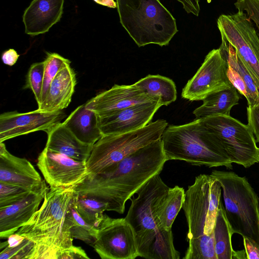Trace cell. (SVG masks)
<instances>
[{
  "label": "cell",
  "instance_id": "obj_1",
  "mask_svg": "<svg viewBox=\"0 0 259 259\" xmlns=\"http://www.w3.org/2000/svg\"><path fill=\"white\" fill-rule=\"evenodd\" d=\"M166 161L160 139L138 149L103 172L87 177L72 189L77 195L106 203L107 211L122 214L126 202L149 180L160 174Z\"/></svg>",
  "mask_w": 259,
  "mask_h": 259
},
{
  "label": "cell",
  "instance_id": "obj_2",
  "mask_svg": "<svg viewBox=\"0 0 259 259\" xmlns=\"http://www.w3.org/2000/svg\"><path fill=\"white\" fill-rule=\"evenodd\" d=\"M169 187L157 174L144 184L131 198L125 219L134 231L138 256L147 259H179L172 231L162 228L157 217V208Z\"/></svg>",
  "mask_w": 259,
  "mask_h": 259
},
{
  "label": "cell",
  "instance_id": "obj_3",
  "mask_svg": "<svg viewBox=\"0 0 259 259\" xmlns=\"http://www.w3.org/2000/svg\"><path fill=\"white\" fill-rule=\"evenodd\" d=\"M74 194L72 188L50 187L40 208L17 232L35 243L31 259H59L73 246L67 213Z\"/></svg>",
  "mask_w": 259,
  "mask_h": 259
},
{
  "label": "cell",
  "instance_id": "obj_4",
  "mask_svg": "<svg viewBox=\"0 0 259 259\" xmlns=\"http://www.w3.org/2000/svg\"><path fill=\"white\" fill-rule=\"evenodd\" d=\"M161 140L167 161L180 160L194 165L233 168L225 150L200 118L186 124L168 126Z\"/></svg>",
  "mask_w": 259,
  "mask_h": 259
},
{
  "label": "cell",
  "instance_id": "obj_5",
  "mask_svg": "<svg viewBox=\"0 0 259 259\" xmlns=\"http://www.w3.org/2000/svg\"><path fill=\"white\" fill-rule=\"evenodd\" d=\"M120 22L139 47L167 46L178 32L176 21L159 0H116Z\"/></svg>",
  "mask_w": 259,
  "mask_h": 259
},
{
  "label": "cell",
  "instance_id": "obj_6",
  "mask_svg": "<svg viewBox=\"0 0 259 259\" xmlns=\"http://www.w3.org/2000/svg\"><path fill=\"white\" fill-rule=\"evenodd\" d=\"M210 175L221 184L224 212L234 233L259 245V199L247 179L228 171L214 170Z\"/></svg>",
  "mask_w": 259,
  "mask_h": 259
},
{
  "label": "cell",
  "instance_id": "obj_7",
  "mask_svg": "<svg viewBox=\"0 0 259 259\" xmlns=\"http://www.w3.org/2000/svg\"><path fill=\"white\" fill-rule=\"evenodd\" d=\"M168 123L158 119L138 130L103 135L93 146L86 162L88 177L103 172L138 149L161 139Z\"/></svg>",
  "mask_w": 259,
  "mask_h": 259
},
{
  "label": "cell",
  "instance_id": "obj_8",
  "mask_svg": "<svg viewBox=\"0 0 259 259\" xmlns=\"http://www.w3.org/2000/svg\"><path fill=\"white\" fill-rule=\"evenodd\" d=\"M185 194L182 208L188 227L187 240L212 233L222 196L220 182L201 174Z\"/></svg>",
  "mask_w": 259,
  "mask_h": 259
},
{
  "label": "cell",
  "instance_id": "obj_9",
  "mask_svg": "<svg viewBox=\"0 0 259 259\" xmlns=\"http://www.w3.org/2000/svg\"><path fill=\"white\" fill-rule=\"evenodd\" d=\"M200 118L219 141L232 163L248 168L259 162V148L248 124L230 115Z\"/></svg>",
  "mask_w": 259,
  "mask_h": 259
},
{
  "label": "cell",
  "instance_id": "obj_10",
  "mask_svg": "<svg viewBox=\"0 0 259 259\" xmlns=\"http://www.w3.org/2000/svg\"><path fill=\"white\" fill-rule=\"evenodd\" d=\"M217 26L221 37L229 41L237 51L243 62L259 82V32L246 14L221 15Z\"/></svg>",
  "mask_w": 259,
  "mask_h": 259
},
{
  "label": "cell",
  "instance_id": "obj_11",
  "mask_svg": "<svg viewBox=\"0 0 259 259\" xmlns=\"http://www.w3.org/2000/svg\"><path fill=\"white\" fill-rule=\"evenodd\" d=\"M93 244L102 259H134L138 256L135 234L125 218L113 219L106 214L97 227Z\"/></svg>",
  "mask_w": 259,
  "mask_h": 259
},
{
  "label": "cell",
  "instance_id": "obj_12",
  "mask_svg": "<svg viewBox=\"0 0 259 259\" xmlns=\"http://www.w3.org/2000/svg\"><path fill=\"white\" fill-rule=\"evenodd\" d=\"M232 85L225 60L219 48L213 49L183 89L182 97L190 101H202L210 94Z\"/></svg>",
  "mask_w": 259,
  "mask_h": 259
},
{
  "label": "cell",
  "instance_id": "obj_13",
  "mask_svg": "<svg viewBox=\"0 0 259 259\" xmlns=\"http://www.w3.org/2000/svg\"><path fill=\"white\" fill-rule=\"evenodd\" d=\"M37 165L45 181L54 188H73L89 175L86 162L46 147L38 156Z\"/></svg>",
  "mask_w": 259,
  "mask_h": 259
},
{
  "label": "cell",
  "instance_id": "obj_14",
  "mask_svg": "<svg viewBox=\"0 0 259 259\" xmlns=\"http://www.w3.org/2000/svg\"><path fill=\"white\" fill-rule=\"evenodd\" d=\"M62 111L39 109L25 113L7 112L0 115V143L38 131L46 132L66 117Z\"/></svg>",
  "mask_w": 259,
  "mask_h": 259
},
{
  "label": "cell",
  "instance_id": "obj_15",
  "mask_svg": "<svg viewBox=\"0 0 259 259\" xmlns=\"http://www.w3.org/2000/svg\"><path fill=\"white\" fill-rule=\"evenodd\" d=\"M158 101L160 102L159 97L151 95L134 84H115L89 100L85 106L100 116L138 104Z\"/></svg>",
  "mask_w": 259,
  "mask_h": 259
},
{
  "label": "cell",
  "instance_id": "obj_16",
  "mask_svg": "<svg viewBox=\"0 0 259 259\" xmlns=\"http://www.w3.org/2000/svg\"><path fill=\"white\" fill-rule=\"evenodd\" d=\"M162 106L159 101L135 105L103 116H98L103 135L126 133L142 128L149 123Z\"/></svg>",
  "mask_w": 259,
  "mask_h": 259
},
{
  "label": "cell",
  "instance_id": "obj_17",
  "mask_svg": "<svg viewBox=\"0 0 259 259\" xmlns=\"http://www.w3.org/2000/svg\"><path fill=\"white\" fill-rule=\"evenodd\" d=\"M49 191L45 180L24 198L13 204L0 208V237L7 238L17 232L38 209Z\"/></svg>",
  "mask_w": 259,
  "mask_h": 259
},
{
  "label": "cell",
  "instance_id": "obj_18",
  "mask_svg": "<svg viewBox=\"0 0 259 259\" xmlns=\"http://www.w3.org/2000/svg\"><path fill=\"white\" fill-rule=\"evenodd\" d=\"M221 39L219 49L226 62L230 82L245 97L248 106L259 108V82L246 67L235 47L224 38Z\"/></svg>",
  "mask_w": 259,
  "mask_h": 259
},
{
  "label": "cell",
  "instance_id": "obj_19",
  "mask_svg": "<svg viewBox=\"0 0 259 259\" xmlns=\"http://www.w3.org/2000/svg\"><path fill=\"white\" fill-rule=\"evenodd\" d=\"M43 181L30 161L12 155L5 144L0 143V183L32 190L41 185Z\"/></svg>",
  "mask_w": 259,
  "mask_h": 259
},
{
  "label": "cell",
  "instance_id": "obj_20",
  "mask_svg": "<svg viewBox=\"0 0 259 259\" xmlns=\"http://www.w3.org/2000/svg\"><path fill=\"white\" fill-rule=\"evenodd\" d=\"M64 2V0H33L22 17L25 33L34 36L48 32L60 20Z\"/></svg>",
  "mask_w": 259,
  "mask_h": 259
},
{
  "label": "cell",
  "instance_id": "obj_21",
  "mask_svg": "<svg viewBox=\"0 0 259 259\" xmlns=\"http://www.w3.org/2000/svg\"><path fill=\"white\" fill-rule=\"evenodd\" d=\"M46 133L48 136L46 148L74 159L87 162L94 145L80 141L63 122L57 123Z\"/></svg>",
  "mask_w": 259,
  "mask_h": 259
},
{
  "label": "cell",
  "instance_id": "obj_22",
  "mask_svg": "<svg viewBox=\"0 0 259 259\" xmlns=\"http://www.w3.org/2000/svg\"><path fill=\"white\" fill-rule=\"evenodd\" d=\"M76 84L75 72L70 64L65 65L52 81L47 95L38 109L56 112L67 108L71 102Z\"/></svg>",
  "mask_w": 259,
  "mask_h": 259
},
{
  "label": "cell",
  "instance_id": "obj_23",
  "mask_svg": "<svg viewBox=\"0 0 259 259\" xmlns=\"http://www.w3.org/2000/svg\"><path fill=\"white\" fill-rule=\"evenodd\" d=\"M63 123L80 141L88 144L94 145L103 136L98 115L87 109L85 104L74 109Z\"/></svg>",
  "mask_w": 259,
  "mask_h": 259
},
{
  "label": "cell",
  "instance_id": "obj_24",
  "mask_svg": "<svg viewBox=\"0 0 259 259\" xmlns=\"http://www.w3.org/2000/svg\"><path fill=\"white\" fill-rule=\"evenodd\" d=\"M240 97L236 88L222 89L207 96L203 104L195 109L193 113L197 118L216 115H230L232 108L238 104Z\"/></svg>",
  "mask_w": 259,
  "mask_h": 259
},
{
  "label": "cell",
  "instance_id": "obj_25",
  "mask_svg": "<svg viewBox=\"0 0 259 259\" xmlns=\"http://www.w3.org/2000/svg\"><path fill=\"white\" fill-rule=\"evenodd\" d=\"M185 191L178 186L169 188L157 208L156 214L160 226L171 231L172 225L182 208Z\"/></svg>",
  "mask_w": 259,
  "mask_h": 259
},
{
  "label": "cell",
  "instance_id": "obj_26",
  "mask_svg": "<svg viewBox=\"0 0 259 259\" xmlns=\"http://www.w3.org/2000/svg\"><path fill=\"white\" fill-rule=\"evenodd\" d=\"M234 233L225 215L221 198L213 228L214 250L217 259H232L234 251L232 245Z\"/></svg>",
  "mask_w": 259,
  "mask_h": 259
},
{
  "label": "cell",
  "instance_id": "obj_27",
  "mask_svg": "<svg viewBox=\"0 0 259 259\" xmlns=\"http://www.w3.org/2000/svg\"><path fill=\"white\" fill-rule=\"evenodd\" d=\"M134 84L151 95L159 97L162 106H167L177 99L175 83L168 77L149 74Z\"/></svg>",
  "mask_w": 259,
  "mask_h": 259
},
{
  "label": "cell",
  "instance_id": "obj_28",
  "mask_svg": "<svg viewBox=\"0 0 259 259\" xmlns=\"http://www.w3.org/2000/svg\"><path fill=\"white\" fill-rule=\"evenodd\" d=\"M73 204L81 218L88 223L97 227L103 219L107 204L94 197L74 193Z\"/></svg>",
  "mask_w": 259,
  "mask_h": 259
},
{
  "label": "cell",
  "instance_id": "obj_29",
  "mask_svg": "<svg viewBox=\"0 0 259 259\" xmlns=\"http://www.w3.org/2000/svg\"><path fill=\"white\" fill-rule=\"evenodd\" d=\"M67 219L72 237L93 246L97 227L86 222L79 215L73 204V199L67 213Z\"/></svg>",
  "mask_w": 259,
  "mask_h": 259
},
{
  "label": "cell",
  "instance_id": "obj_30",
  "mask_svg": "<svg viewBox=\"0 0 259 259\" xmlns=\"http://www.w3.org/2000/svg\"><path fill=\"white\" fill-rule=\"evenodd\" d=\"M184 259H217L213 232L210 235L190 239Z\"/></svg>",
  "mask_w": 259,
  "mask_h": 259
},
{
  "label": "cell",
  "instance_id": "obj_31",
  "mask_svg": "<svg viewBox=\"0 0 259 259\" xmlns=\"http://www.w3.org/2000/svg\"><path fill=\"white\" fill-rule=\"evenodd\" d=\"M45 63L44 75L39 107L44 101L50 84L58 72L70 61L56 53H47Z\"/></svg>",
  "mask_w": 259,
  "mask_h": 259
},
{
  "label": "cell",
  "instance_id": "obj_32",
  "mask_svg": "<svg viewBox=\"0 0 259 259\" xmlns=\"http://www.w3.org/2000/svg\"><path fill=\"white\" fill-rule=\"evenodd\" d=\"M44 61L33 63L30 67L26 76L24 88L30 89L33 92L38 106L40 98L44 75Z\"/></svg>",
  "mask_w": 259,
  "mask_h": 259
},
{
  "label": "cell",
  "instance_id": "obj_33",
  "mask_svg": "<svg viewBox=\"0 0 259 259\" xmlns=\"http://www.w3.org/2000/svg\"><path fill=\"white\" fill-rule=\"evenodd\" d=\"M31 191L19 186L0 183V208L16 203L26 197Z\"/></svg>",
  "mask_w": 259,
  "mask_h": 259
},
{
  "label": "cell",
  "instance_id": "obj_34",
  "mask_svg": "<svg viewBox=\"0 0 259 259\" xmlns=\"http://www.w3.org/2000/svg\"><path fill=\"white\" fill-rule=\"evenodd\" d=\"M35 250V243L25 238L19 245L6 247L0 253V259H31Z\"/></svg>",
  "mask_w": 259,
  "mask_h": 259
},
{
  "label": "cell",
  "instance_id": "obj_35",
  "mask_svg": "<svg viewBox=\"0 0 259 259\" xmlns=\"http://www.w3.org/2000/svg\"><path fill=\"white\" fill-rule=\"evenodd\" d=\"M234 6L238 11L246 14L259 32V0H237Z\"/></svg>",
  "mask_w": 259,
  "mask_h": 259
},
{
  "label": "cell",
  "instance_id": "obj_36",
  "mask_svg": "<svg viewBox=\"0 0 259 259\" xmlns=\"http://www.w3.org/2000/svg\"><path fill=\"white\" fill-rule=\"evenodd\" d=\"M248 125L252 132L256 142H259V108L247 107Z\"/></svg>",
  "mask_w": 259,
  "mask_h": 259
},
{
  "label": "cell",
  "instance_id": "obj_37",
  "mask_svg": "<svg viewBox=\"0 0 259 259\" xmlns=\"http://www.w3.org/2000/svg\"><path fill=\"white\" fill-rule=\"evenodd\" d=\"M59 259H89L85 251L81 247L73 245L71 248L62 252L59 257Z\"/></svg>",
  "mask_w": 259,
  "mask_h": 259
},
{
  "label": "cell",
  "instance_id": "obj_38",
  "mask_svg": "<svg viewBox=\"0 0 259 259\" xmlns=\"http://www.w3.org/2000/svg\"><path fill=\"white\" fill-rule=\"evenodd\" d=\"M242 237L247 258L259 259V245L249 238Z\"/></svg>",
  "mask_w": 259,
  "mask_h": 259
},
{
  "label": "cell",
  "instance_id": "obj_39",
  "mask_svg": "<svg viewBox=\"0 0 259 259\" xmlns=\"http://www.w3.org/2000/svg\"><path fill=\"white\" fill-rule=\"evenodd\" d=\"M183 6V8L188 13H192L198 16L200 12L199 0H177Z\"/></svg>",
  "mask_w": 259,
  "mask_h": 259
},
{
  "label": "cell",
  "instance_id": "obj_40",
  "mask_svg": "<svg viewBox=\"0 0 259 259\" xmlns=\"http://www.w3.org/2000/svg\"><path fill=\"white\" fill-rule=\"evenodd\" d=\"M19 56L15 50L10 49L3 52L2 60L5 64L12 66L16 63Z\"/></svg>",
  "mask_w": 259,
  "mask_h": 259
},
{
  "label": "cell",
  "instance_id": "obj_41",
  "mask_svg": "<svg viewBox=\"0 0 259 259\" xmlns=\"http://www.w3.org/2000/svg\"><path fill=\"white\" fill-rule=\"evenodd\" d=\"M7 238V246L11 247L19 245L22 242L25 237L16 232L9 236Z\"/></svg>",
  "mask_w": 259,
  "mask_h": 259
},
{
  "label": "cell",
  "instance_id": "obj_42",
  "mask_svg": "<svg viewBox=\"0 0 259 259\" xmlns=\"http://www.w3.org/2000/svg\"><path fill=\"white\" fill-rule=\"evenodd\" d=\"M97 4L111 8H117V3L114 0H93Z\"/></svg>",
  "mask_w": 259,
  "mask_h": 259
},
{
  "label": "cell",
  "instance_id": "obj_43",
  "mask_svg": "<svg viewBox=\"0 0 259 259\" xmlns=\"http://www.w3.org/2000/svg\"><path fill=\"white\" fill-rule=\"evenodd\" d=\"M247 258V255L245 250L240 251H234L232 259H244Z\"/></svg>",
  "mask_w": 259,
  "mask_h": 259
}]
</instances>
